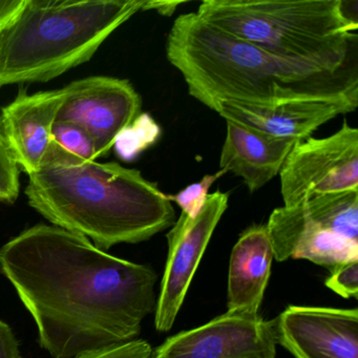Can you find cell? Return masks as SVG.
I'll return each instance as SVG.
<instances>
[{
    "label": "cell",
    "mask_w": 358,
    "mask_h": 358,
    "mask_svg": "<svg viewBox=\"0 0 358 358\" xmlns=\"http://www.w3.org/2000/svg\"><path fill=\"white\" fill-rule=\"evenodd\" d=\"M11 282L53 358L134 341L156 310V272L108 255L89 238L38 224L0 248Z\"/></svg>",
    "instance_id": "obj_1"
},
{
    "label": "cell",
    "mask_w": 358,
    "mask_h": 358,
    "mask_svg": "<svg viewBox=\"0 0 358 358\" xmlns=\"http://www.w3.org/2000/svg\"><path fill=\"white\" fill-rule=\"evenodd\" d=\"M166 56L188 93L213 108L217 102L257 106L309 100L358 104L357 66L330 71L274 55L203 22L196 13L176 18Z\"/></svg>",
    "instance_id": "obj_2"
},
{
    "label": "cell",
    "mask_w": 358,
    "mask_h": 358,
    "mask_svg": "<svg viewBox=\"0 0 358 358\" xmlns=\"http://www.w3.org/2000/svg\"><path fill=\"white\" fill-rule=\"evenodd\" d=\"M26 196L52 225L103 251L150 240L176 222L167 194L141 171L115 162H79L51 148L29 175Z\"/></svg>",
    "instance_id": "obj_3"
},
{
    "label": "cell",
    "mask_w": 358,
    "mask_h": 358,
    "mask_svg": "<svg viewBox=\"0 0 358 358\" xmlns=\"http://www.w3.org/2000/svg\"><path fill=\"white\" fill-rule=\"evenodd\" d=\"M146 0H22L0 27V87L47 83L89 62Z\"/></svg>",
    "instance_id": "obj_4"
},
{
    "label": "cell",
    "mask_w": 358,
    "mask_h": 358,
    "mask_svg": "<svg viewBox=\"0 0 358 358\" xmlns=\"http://www.w3.org/2000/svg\"><path fill=\"white\" fill-rule=\"evenodd\" d=\"M356 0H205L196 15L274 55L330 71L356 64Z\"/></svg>",
    "instance_id": "obj_5"
},
{
    "label": "cell",
    "mask_w": 358,
    "mask_h": 358,
    "mask_svg": "<svg viewBox=\"0 0 358 358\" xmlns=\"http://www.w3.org/2000/svg\"><path fill=\"white\" fill-rule=\"evenodd\" d=\"M266 226L276 261L308 259L332 270L358 259V192L318 194L278 207Z\"/></svg>",
    "instance_id": "obj_6"
},
{
    "label": "cell",
    "mask_w": 358,
    "mask_h": 358,
    "mask_svg": "<svg viewBox=\"0 0 358 358\" xmlns=\"http://www.w3.org/2000/svg\"><path fill=\"white\" fill-rule=\"evenodd\" d=\"M280 177L284 206L318 194L358 192V129L345 120L329 137L297 142Z\"/></svg>",
    "instance_id": "obj_7"
},
{
    "label": "cell",
    "mask_w": 358,
    "mask_h": 358,
    "mask_svg": "<svg viewBox=\"0 0 358 358\" xmlns=\"http://www.w3.org/2000/svg\"><path fill=\"white\" fill-rule=\"evenodd\" d=\"M228 200V192L217 190L209 194L196 217H189L182 213L167 234L169 257L155 316L159 332H167L175 324L196 268L227 209Z\"/></svg>",
    "instance_id": "obj_8"
},
{
    "label": "cell",
    "mask_w": 358,
    "mask_h": 358,
    "mask_svg": "<svg viewBox=\"0 0 358 358\" xmlns=\"http://www.w3.org/2000/svg\"><path fill=\"white\" fill-rule=\"evenodd\" d=\"M64 90L66 97L56 121L83 127L95 141L98 157L108 154L141 112V97L125 79L87 77Z\"/></svg>",
    "instance_id": "obj_9"
},
{
    "label": "cell",
    "mask_w": 358,
    "mask_h": 358,
    "mask_svg": "<svg viewBox=\"0 0 358 358\" xmlns=\"http://www.w3.org/2000/svg\"><path fill=\"white\" fill-rule=\"evenodd\" d=\"M273 320L228 312L167 338L154 358H275Z\"/></svg>",
    "instance_id": "obj_10"
},
{
    "label": "cell",
    "mask_w": 358,
    "mask_h": 358,
    "mask_svg": "<svg viewBox=\"0 0 358 358\" xmlns=\"http://www.w3.org/2000/svg\"><path fill=\"white\" fill-rule=\"evenodd\" d=\"M273 326L295 358H358L357 309L289 306Z\"/></svg>",
    "instance_id": "obj_11"
},
{
    "label": "cell",
    "mask_w": 358,
    "mask_h": 358,
    "mask_svg": "<svg viewBox=\"0 0 358 358\" xmlns=\"http://www.w3.org/2000/svg\"><path fill=\"white\" fill-rule=\"evenodd\" d=\"M66 90L20 95L0 114L3 135L16 164L24 173H36L49 152L52 129L64 101Z\"/></svg>",
    "instance_id": "obj_12"
},
{
    "label": "cell",
    "mask_w": 358,
    "mask_h": 358,
    "mask_svg": "<svg viewBox=\"0 0 358 358\" xmlns=\"http://www.w3.org/2000/svg\"><path fill=\"white\" fill-rule=\"evenodd\" d=\"M357 106L353 102L322 100L290 102L278 106L217 102L211 110L225 120L234 121L253 131L299 142L338 115L353 112Z\"/></svg>",
    "instance_id": "obj_13"
},
{
    "label": "cell",
    "mask_w": 358,
    "mask_h": 358,
    "mask_svg": "<svg viewBox=\"0 0 358 358\" xmlns=\"http://www.w3.org/2000/svg\"><path fill=\"white\" fill-rule=\"evenodd\" d=\"M226 125L220 167L242 178L249 192L253 194L280 175L297 142L272 137L234 121L226 120Z\"/></svg>",
    "instance_id": "obj_14"
},
{
    "label": "cell",
    "mask_w": 358,
    "mask_h": 358,
    "mask_svg": "<svg viewBox=\"0 0 358 358\" xmlns=\"http://www.w3.org/2000/svg\"><path fill=\"white\" fill-rule=\"evenodd\" d=\"M274 259L266 225L247 228L232 249L228 275V312L259 315Z\"/></svg>",
    "instance_id": "obj_15"
},
{
    "label": "cell",
    "mask_w": 358,
    "mask_h": 358,
    "mask_svg": "<svg viewBox=\"0 0 358 358\" xmlns=\"http://www.w3.org/2000/svg\"><path fill=\"white\" fill-rule=\"evenodd\" d=\"M50 148L79 162H92L98 158L91 135L80 125L68 121H56Z\"/></svg>",
    "instance_id": "obj_16"
},
{
    "label": "cell",
    "mask_w": 358,
    "mask_h": 358,
    "mask_svg": "<svg viewBox=\"0 0 358 358\" xmlns=\"http://www.w3.org/2000/svg\"><path fill=\"white\" fill-rule=\"evenodd\" d=\"M161 129L148 114H140L116 140L117 154L125 161L133 160L140 152L156 143Z\"/></svg>",
    "instance_id": "obj_17"
},
{
    "label": "cell",
    "mask_w": 358,
    "mask_h": 358,
    "mask_svg": "<svg viewBox=\"0 0 358 358\" xmlns=\"http://www.w3.org/2000/svg\"><path fill=\"white\" fill-rule=\"evenodd\" d=\"M225 173H227L225 169H220L213 175L204 176L200 182L190 184L178 194H167V198L171 203H176L182 209V213L189 217H194L204 206L213 184Z\"/></svg>",
    "instance_id": "obj_18"
},
{
    "label": "cell",
    "mask_w": 358,
    "mask_h": 358,
    "mask_svg": "<svg viewBox=\"0 0 358 358\" xmlns=\"http://www.w3.org/2000/svg\"><path fill=\"white\" fill-rule=\"evenodd\" d=\"M20 169L0 133V201L14 203L20 196Z\"/></svg>",
    "instance_id": "obj_19"
},
{
    "label": "cell",
    "mask_w": 358,
    "mask_h": 358,
    "mask_svg": "<svg viewBox=\"0 0 358 358\" xmlns=\"http://www.w3.org/2000/svg\"><path fill=\"white\" fill-rule=\"evenodd\" d=\"M71 358H154V349L148 341L134 339L118 345L81 352Z\"/></svg>",
    "instance_id": "obj_20"
},
{
    "label": "cell",
    "mask_w": 358,
    "mask_h": 358,
    "mask_svg": "<svg viewBox=\"0 0 358 358\" xmlns=\"http://www.w3.org/2000/svg\"><path fill=\"white\" fill-rule=\"evenodd\" d=\"M330 271L326 286L345 299H357L358 259L339 264Z\"/></svg>",
    "instance_id": "obj_21"
},
{
    "label": "cell",
    "mask_w": 358,
    "mask_h": 358,
    "mask_svg": "<svg viewBox=\"0 0 358 358\" xmlns=\"http://www.w3.org/2000/svg\"><path fill=\"white\" fill-rule=\"evenodd\" d=\"M0 358H20V343L9 324L0 320Z\"/></svg>",
    "instance_id": "obj_22"
},
{
    "label": "cell",
    "mask_w": 358,
    "mask_h": 358,
    "mask_svg": "<svg viewBox=\"0 0 358 358\" xmlns=\"http://www.w3.org/2000/svg\"><path fill=\"white\" fill-rule=\"evenodd\" d=\"M181 1H146L143 11L155 10L161 15L171 16L177 9L178 6L182 5Z\"/></svg>",
    "instance_id": "obj_23"
},
{
    "label": "cell",
    "mask_w": 358,
    "mask_h": 358,
    "mask_svg": "<svg viewBox=\"0 0 358 358\" xmlns=\"http://www.w3.org/2000/svg\"><path fill=\"white\" fill-rule=\"evenodd\" d=\"M22 3V0H0V27L17 12Z\"/></svg>",
    "instance_id": "obj_24"
}]
</instances>
